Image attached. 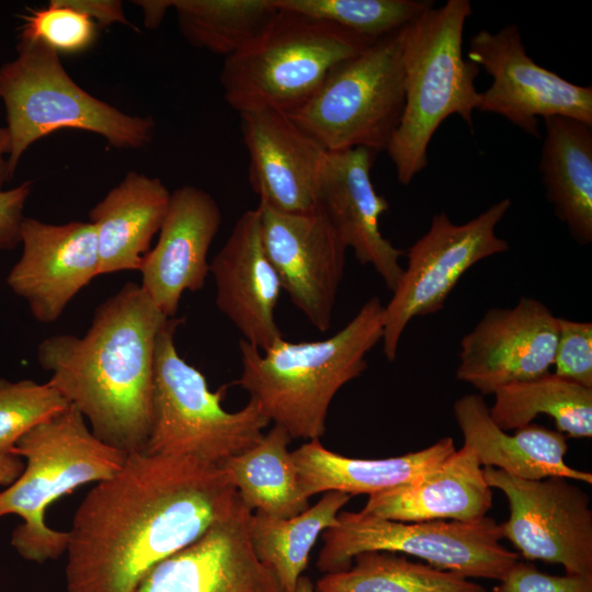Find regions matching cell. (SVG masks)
I'll use <instances>...</instances> for the list:
<instances>
[{
  "instance_id": "cb8c5ba5",
  "label": "cell",
  "mask_w": 592,
  "mask_h": 592,
  "mask_svg": "<svg viewBox=\"0 0 592 592\" xmlns=\"http://www.w3.org/2000/svg\"><path fill=\"white\" fill-rule=\"evenodd\" d=\"M171 192L158 178L129 171L89 212L100 275L138 270L164 220Z\"/></svg>"
},
{
  "instance_id": "4316f807",
  "label": "cell",
  "mask_w": 592,
  "mask_h": 592,
  "mask_svg": "<svg viewBox=\"0 0 592 592\" xmlns=\"http://www.w3.org/2000/svg\"><path fill=\"white\" fill-rule=\"evenodd\" d=\"M291 440L273 425L257 444L218 465L251 512L287 519L309 508L288 451Z\"/></svg>"
},
{
  "instance_id": "60d3db41",
  "label": "cell",
  "mask_w": 592,
  "mask_h": 592,
  "mask_svg": "<svg viewBox=\"0 0 592 592\" xmlns=\"http://www.w3.org/2000/svg\"><path fill=\"white\" fill-rule=\"evenodd\" d=\"M10 149V136L7 127L0 126V191L3 190V185L9 181L7 159L4 156L9 155Z\"/></svg>"
},
{
  "instance_id": "5b68a950",
  "label": "cell",
  "mask_w": 592,
  "mask_h": 592,
  "mask_svg": "<svg viewBox=\"0 0 592 592\" xmlns=\"http://www.w3.org/2000/svg\"><path fill=\"white\" fill-rule=\"evenodd\" d=\"M13 453L25 465L0 492V517L22 519L11 535L21 557L36 563L55 560L66 553L68 532L46 524V509L82 485L115 475L127 454L99 440L73 406L25 433Z\"/></svg>"
},
{
  "instance_id": "44dd1931",
  "label": "cell",
  "mask_w": 592,
  "mask_h": 592,
  "mask_svg": "<svg viewBox=\"0 0 592 592\" xmlns=\"http://www.w3.org/2000/svg\"><path fill=\"white\" fill-rule=\"evenodd\" d=\"M209 273L216 306L242 340L263 352L283 338L274 316L283 288L263 244L258 207L238 218Z\"/></svg>"
},
{
  "instance_id": "83f0119b",
  "label": "cell",
  "mask_w": 592,
  "mask_h": 592,
  "mask_svg": "<svg viewBox=\"0 0 592 592\" xmlns=\"http://www.w3.org/2000/svg\"><path fill=\"white\" fill-rule=\"evenodd\" d=\"M351 498L328 491L315 505L287 519L251 512L248 534L253 550L273 571L284 592H295L318 536L335 525L340 510Z\"/></svg>"
},
{
  "instance_id": "d6a6232c",
  "label": "cell",
  "mask_w": 592,
  "mask_h": 592,
  "mask_svg": "<svg viewBox=\"0 0 592 592\" xmlns=\"http://www.w3.org/2000/svg\"><path fill=\"white\" fill-rule=\"evenodd\" d=\"M70 406L48 382L0 378V453H13L20 437Z\"/></svg>"
},
{
  "instance_id": "8d00e7d4",
  "label": "cell",
  "mask_w": 592,
  "mask_h": 592,
  "mask_svg": "<svg viewBox=\"0 0 592 592\" xmlns=\"http://www.w3.org/2000/svg\"><path fill=\"white\" fill-rule=\"evenodd\" d=\"M32 192V181L0 191V251L14 249L21 243L23 210Z\"/></svg>"
},
{
  "instance_id": "d6986e66",
  "label": "cell",
  "mask_w": 592,
  "mask_h": 592,
  "mask_svg": "<svg viewBox=\"0 0 592 592\" xmlns=\"http://www.w3.org/2000/svg\"><path fill=\"white\" fill-rule=\"evenodd\" d=\"M376 152L366 148L327 151L318 177L316 207L337 228L356 260L371 265L392 291L403 267L406 252L396 248L379 229L388 202L372 182Z\"/></svg>"
},
{
  "instance_id": "4dcf8cb0",
  "label": "cell",
  "mask_w": 592,
  "mask_h": 592,
  "mask_svg": "<svg viewBox=\"0 0 592 592\" xmlns=\"http://www.w3.org/2000/svg\"><path fill=\"white\" fill-rule=\"evenodd\" d=\"M171 8L190 45L224 58L253 39L277 11L273 0H171Z\"/></svg>"
},
{
  "instance_id": "7c38bea8",
  "label": "cell",
  "mask_w": 592,
  "mask_h": 592,
  "mask_svg": "<svg viewBox=\"0 0 592 592\" xmlns=\"http://www.w3.org/2000/svg\"><path fill=\"white\" fill-rule=\"evenodd\" d=\"M483 475L508 499L503 538L527 561L561 565L568 574H592V510L580 487L563 477L528 480L492 467H483Z\"/></svg>"
},
{
  "instance_id": "ba28073f",
  "label": "cell",
  "mask_w": 592,
  "mask_h": 592,
  "mask_svg": "<svg viewBox=\"0 0 592 592\" xmlns=\"http://www.w3.org/2000/svg\"><path fill=\"white\" fill-rule=\"evenodd\" d=\"M181 321L169 318L157 338L151 423L143 452L219 465L257 444L271 422L251 399L236 412L223 408L227 386L212 391L177 350Z\"/></svg>"
},
{
  "instance_id": "8fae6325",
  "label": "cell",
  "mask_w": 592,
  "mask_h": 592,
  "mask_svg": "<svg viewBox=\"0 0 592 592\" xmlns=\"http://www.w3.org/2000/svg\"><path fill=\"white\" fill-rule=\"evenodd\" d=\"M511 207L503 198L463 224L445 213L435 214L430 227L406 252L407 267L384 306L383 352L389 362L408 323L440 311L463 275L478 262L510 249L496 234Z\"/></svg>"
},
{
  "instance_id": "9c48e42d",
  "label": "cell",
  "mask_w": 592,
  "mask_h": 592,
  "mask_svg": "<svg viewBox=\"0 0 592 592\" xmlns=\"http://www.w3.org/2000/svg\"><path fill=\"white\" fill-rule=\"evenodd\" d=\"M405 107L400 31L333 66L288 116L326 151L386 150Z\"/></svg>"
},
{
  "instance_id": "d590c367",
  "label": "cell",
  "mask_w": 592,
  "mask_h": 592,
  "mask_svg": "<svg viewBox=\"0 0 592 592\" xmlns=\"http://www.w3.org/2000/svg\"><path fill=\"white\" fill-rule=\"evenodd\" d=\"M491 592H592V574L554 576L519 560Z\"/></svg>"
},
{
  "instance_id": "836d02e7",
  "label": "cell",
  "mask_w": 592,
  "mask_h": 592,
  "mask_svg": "<svg viewBox=\"0 0 592 592\" xmlns=\"http://www.w3.org/2000/svg\"><path fill=\"white\" fill-rule=\"evenodd\" d=\"M20 38L38 41L57 54H80L98 37V25L65 0H50L47 7L23 15Z\"/></svg>"
},
{
  "instance_id": "1f68e13d",
  "label": "cell",
  "mask_w": 592,
  "mask_h": 592,
  "mask_svg": "<svg viewBox=\"0 0 592 592\" xmlns=\"http://www.w3.org/2000/svg\"><path fill=\"white\" fill-rule=\"evenodd\" d=\"M276 8L327 21L376 42L433 7L423 0H273Z\"/></svg>"
},
{
  "instance_id": "74e56055",
  "label": "cell",
  "mask_w": 592,
  "mask_h": 592,
  "mask_svg": "<svg viewBox=\"0 0 592 592\" xmlns=\"http://www.w3.org/2000/svg\"><path fill=\"white\" fill-rule=\"evenodd\" d=\"M69 5L88 15L98 26L123 24L135 29L127 20L123 2L117 0H65Z\"/></svg>"
},
{
  "instance_id": "ffe728a7",
  "label": "cell",
  "mask_w": 592,
  "mask_h": 592,
  "mask_svg": "<svg viewBox=\"0 0 592 592\" xmlns=\"http://www.w3.org/2000/svg\"><path fill=\"white\" fill-rule=\"evenodd\" d=\"M239 115L249 182L259 203L282 213L314 210L327 151L286 112L262 107Z\"/></svg>"
},
{
  "instance_id": "e575fe53",
  "label": "cell",
  "mask_w": 592,
  "mask_h": 592,
  "mask_svg": "<svg viewBox=\"0 0 592 592\" xmlns=\"http://www.w3.org/2000/svg\"><path fill=\"white\" fill-rule=\"evenodd\" d=\"M554 374L592 388V323L559 318Z\"/></svg>"
},
{
  "instance_id": "7402d4cb",
  "label": "cell",
  "mask_w": 592,
  "mask_h": 592,
  "mask_svg": "<svg viewBox=\"0 0 592 592\" xmlns=\"http://www.w3.org/2000/svg\"><path fill=\"white\" fill-rule=\"evenodd\" d=\"M491 489L476 453L463 445L419 478L368 496L361 512L399 522H473L491 509Z\"/></svg>"
},
{
  "instance_id": "2e32d148",
  "label": "cell",
  "mask_w": 592,
  "mask_h": 592,
  "mask_svg": "<svg viewBox=\"0 0 592 592\" xmlns=\"http://www.w3.org/2000/svg\"><path fill=\"white\" fill-rule=\"evenodd\" d=\"M22 254L7 283L42 323L55 322L72 298L100 275L94 226L90 221L49 224L24 217Z\"/></svg>"
},
{
  "instance_id": "484cf974",
  "label": "cell",
  "mask_w": 592,
  "mask_h": 592,
  "mask_svg": "<svg viewBox=\"0 0 592 592\" xmlns=\"http://www.w3.org/2000/svg\"><path fill=\"white\" fill-rule=\"evenodd\" d=\"M539 170L547 200L579 244L592 242V127L571 117L544 118Z\"/></svg>"
},
{
  "instance_id": "ac0fdd59",
  "label": "cell",
  "mask_w": 592,
  "mask_h": 592,
  "mask_svg": "<svg viewBox=\"0 0 592 592\" xmlns=\"http://www.w3.org/2000/svg\"><path fill=\"white\" fill-rule=\"evenodd\" d=\"M220 224V208L203 189L185 185L171 192L158 241L139 269L143 292L168 318L175 317L184 292L204 287Z\"/></svg>"
},
{
  "instance_id": "5bb4252c",
  "label": "cell",
  "mask_w": 592,
  "mask_h": 592,
  "mask_svg": "<svg viewBox=\"0 0 592 592\" xmlns=\"http://www.w3.org/2000/svg\"><path fill=\"white\" fill-rule=\"evenodd\" d=\"M263 244L293 305L319 331L332 322L348 246L319 209L282 213L258 205Z\"/></svg>"
},
{
  "instance_id": "603a6c76",
  "label": "cell",
  "mask_w": 592,
  "mask_h": 592,
  "mask_svg": "<svg viewBox=\"0 0 592 592\" xmlns=\"http://www.w3.org/2000/svg\"><path fill=\"white\" fill-rule=\"evenodd\" d=\"M453 412L463 445L476 453L481 466L521 479L563 477L592 483L591 473L574 469L565 462L568 444L561 432L531 423L510 435L491 419L480 394L458 398Z\"/></svg>"
},
{
  "instance_id": "e0dca14e",
  "label": "cell",
  "mask_w": 592,
  "mask_h": 592,
  "mask_svg": "<svg viewBox=\"0 0 592 592\" xmlns=\"http://www.w3.org/2000/svg\"><path fill=\"white\" fill-rule=\"evenodd\" d=\"M241 500L191 545L157 565L135 592H284L257 557Z\"/></svg>"
},
{
  "instance_id": "b9f144b4",
  "label": "cell",
  "mask_w": 592,
  "mask_h": 592,
  "mask_svg": "<svg viewBox=\"0 0 592 592\" xmlns=\"http://www.w3.org/2000/svg\"><path fill=\"white\" fill-rule=\"evenodd\" d=\"M295 592H315L311 580L308 577L300 576Z\"/></svg>"
},
{
  "instance_id": "d4e9b609",
  "label": "cell",
  "mask_w": 592,
  "mask_h": 592,
  "mask_svg": "<svg viewBox=\"0 0 592 592\" xmlns=\"http://www.w3.org/2000/svg\"><path fill=\"white\" fill-rule=\"evenodd\" d=\"M456 451L449 436L405 455L380 458H350L327 449L319 439L292 452L300 489L306 498L320 492L373 494L408 483L431 471Z\"/></svg>"
},
{
  "instance_id": "277c9868",
  "label": "cell",
  "mask_w": 592,
  "mask_h": 592,
  "mask_svg": "<svg viewBox=\"0 0 592 592\" xmlns=\"http://www.w3.org/2000/svg\"><path fill=\"white\" fill-rule=\"evenodd\" d=\"M471 14L468 0H448L400 30L405 107L385 151L403 185L426 167L430 141L448 116L457 114L473 126L480 68L463 50L464 27Z\"/></svg>"
},
{
  "instance_id": "f546056e",
  "label": "cell",
  "mask_w": 592,
  "mask_h": 592,
  "mask_svg": "<svg viewBox=\"0 0 592 592\" xmlns=\"http://www.w3.org/2000/svg\"><path fill=\"white\" fill-rule=\"evenodd\" d=\"M348 569L325 573L317 592H487L479 583L456 572L411 561L386 551L354 557Z\"/></svg>"
},
{
  "instance_id": "52a82bcc",
  "label": "cell",
  "mask_w": 592,
  "mask_h": 592,
  "mask_svg": "<svg viewBox=\"0 0 592 592\" xmlns=\"http://www.w3.org/2000/svg\"><path fill=\"white\" fill-rule=\"evenodd\" d=\"M373 41L333 23L278 9L244 47L224 59V98L238 113L291 112L320 87L330 69Z\"/></svg>"
},
{
  "instance_id": "8992f818",
  "label": "cell",
  "mask_w": 592,
  "mask_h": 592,
  "mask_svg": "<svg viewBox=\"0 0 592 592\" xmlns=\"http://www.w3.org/2000/svg\"><path fill=\"white\" fill-rule=\"evenodd\" d=\"M16 52L15 59L0 67V99L10 136L9 179L26 149L56 130L93 133L122 149L143 148L152 139L151 117L126 114L83 90L59 54L44 43L20 38Z\"/></svg>"
},
{
  "instance_id": "30bf717a",
  "label": "cell",
  "mask_w": 592,
  "mask_h": 592,
  "mask_svg": "<svg viewBox=\"0 0 592 592\" xmlns=\"http://www.w3.org/2000/svg\"><path fill=\"white\" fill-rule=\"evenodd\" d=\"M322 534L317 567L325 573L348 569L358 554L386 551L411 555L468 579L501 581L520 560L501 544V524L488 516L473 522H399L343 511Z\"/></svg>"
},
{
  "instance_id": "ab89813d",
  "label": "cell",
  "mask_w": 592,
  "mask_h": 592,
  "mask_svg": "<svg viewBox=\"0 0 592 592\" xmlns=\"http://www.w3.org/2000/svg\"><path fill=\"white\" fill-rule=\"evenodd\" d=\"M134 3L141 8L145 25L149 29H156L161 23L167 11L171 9V0H143Z\"/></svg>"
},
{
  "instance_id": "f35d334b",
  "label": "cell",
  "mask_w": 592,
  "mask_h": 592,
  "mask_svg": "<svg viewBox=\"0 0 592 592\" xmlns=\"http://www.w3.org/2000/svg\"><path fill=\"white\" fill-rule=\"evenodd\" d=\"M24 460L14 453H0V486L13 483L24 469Z\"/></svg>"
},
{
  "instance_id": "7a4b0ae2",
  "label": "cell",
  "mask_w": 592,
  "mask_h": 592,
  "mask_svg": "<svg viewBox=\"0 0 592 592\" xmlns=\"http://www.w3.org/2000/svg\"><path fill=\"white\" fill-rule=\"evenodd\" d=\"M168 319L128 282L96 307L82 337L54 334L37 346L48 383L99 440L126 454L143 452L149 435L156 343Z\"/></svg>"
},
{
  "instance_id": "4fadbf2b",
  "label": "cell",
  "mask_w": 592,
  "mask_h": 592,
  "mask_svg": "<svg viewBox=\"0 0 592 592\" xmlns=\"http://www.w3.org/2000/svg\"><path fill=\"white\" fill-rule=\"evenodd\" d=\"M467 59L492 78L480 92L478 111L501 115L536 138L539 117H571L592 127V87L574 84L536 64L516 24L494 33L480 30L469 41Z\"/></svg>"
},
{
  "instance_id": "3957f363",
  "label": "cell",
  "mask_w": 592,
  "mask_h": 592,
  "mask_svg": "<svg viewBox=\"0 0 592 592\" xmlns=\"http://www.w3.org/2000/svg\"><path fill=\"white\" fill-rule=\"evenodd\" d=\"M384 305L366 300L337 333L318 341L277 340L265 351L239 341L241 374L232 384L291 439L325 434L335 394L366 368V355L383 339Z\"/></svg>"
},
{
  "instance_id": "9a60e30c",
  "label": "cell",
  "mask_w": 592,
  "mask_h": 592,
  "mask_svg": "<svg viewBox=\"0 0 592 592\" xmlns=\"http://www.w3.org/2000/svg\"><path fill=\"white\" fill-rule=\"evenodd\" d=\"M559 317L540 300L521 297L511 308L487 310L459 344L456 378L481 396L549 373Z\"/></svg>"
},
{
  "instance_id": "6da1fadb",
  "label": "cell",
  "mask_w": 592,
  "mask_h": 592,
  "mask_svg": "<svg viewBox=\"0 0 592 592\" xmlns=\"http://www.w3.org/2000/svg\"><path fill=\"white\" fill-rule=\"evenodd\" d=\"M240 498L218 465L129 453L99 481L68 532L67 592H135L161 561L200 538Z\"/></svg>"
},
{
  "instance_id": "f1b7e54d",
  "label": "cell",
  "mask_w": 592,
  "mask_h": 592,
  "mask_svg": "<svg viewBox=\"0 0 592 592\" xmlns=\"http://www.w3.org/2000/svg\"><path fill=\"white\" fill-rule=\"evenodd\" d=\"M489 413L503 431L519 430L539 414L555 421L557 431L570 437L592 436V388L554 373L509 384L494 394Z\"/></svg>"
}]
</instances>
